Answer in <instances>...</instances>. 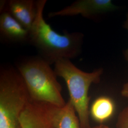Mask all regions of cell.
<instances>
[{"instance_id":"6da1fadb","label":"cell","mask_w":128,"mask_h":128,"mask_svg":"<svg viewBox=\"0 0 128 128\" xmlns=\"http://www.w3.org/2000/svg\"><path fill=\"white\" fill-rule=\"evenodd\" d=\"M36 18L29 31L28 40L38 51L40 57L50 64L60 59H71L79 55L82 44V34L79 32H56L46 22L43 10L46 0H37Z\"/></svg>"},{"instance_id":"7a4b0ae2","label":"cell","mask_w":128,"mask_h":128,"mask_svg":"<svg viewBox=\"0 0 128 128\" xmlns=\"http://www.w3.org/2000/svg\"><path fill=\"white\" fill-rule=\"evenodd\" d=\"M18 68L30 100L58 107L66 104L57 76L46 60L41 57L28 59L19 64Z\"/></svg>"},{"instance_id":"3957f363","label":"cell","mask_w":128,"mask_h":128,"mask_svg":"<svg viewBox=\"0 0 128 128\" xmlns=\"http://www.w3.org/2000/svg\"><path fill=\"white\" fill-rule=\"evenodd\" d=\"M55 73L63 78L68 90L69 100L80 120L81 128H90V109L88 96L92 84L100 81L102 69H97L87 73L74 66L70 60L62 58L55 63Z\"/></svg>"},{"instance_id":"277c9868","label":"cell","mask_w":128,"mask_h":128,"mask_svg":"<svg viewBox=\"0 0 128 128\" xmlns=\"http://www.w3.org/2000/svg\"><path fill=\"white\" fill-rule=\"evenodd\" d=\"M18 71L4 69L0 73V128H22L20 115L30 100Z\"/></svg>"},{"instance_id":"5b68a950","label":"cell","mask_w":128,"mask_h":128,"mask_svg":"<svg viewBox=\"0 0 128 128\" xmlns=\"http://www.w3.org/2000/svg\"><path fill=\"white\" fill-rule=\"evenodd\" d=\"M55 107L30 99L20 115L22 128H55L53 115Z\"/></svg>"},{"instance_id":"8992f818","label":"cell","mask_w":128,"mask_h":128,"mask_svg":"<svg viewBox=\"0 0 128 128\" xmlns=\"http://www.w3.org/2000/svg\"><path fill=\"white\" fill-rule=\"evenodd\" d=\"M117 9L110 0H78L58 11L51 12L50 18L81 15L87 17L113 11Z\"/></svg>"},{"instance_id":"52a82bcc","label":"cell","mask_w":128,"mask_h":128,"mask_svg":"<svg viewBox=\"0 0 128 128\" xmlns=\"http://www.w3.org/2000/svg\"><path fill=\"white\" fill-rule=\"evenodd\" d=\"M8 9V12L29 32L37 14L36 1L11 0L9 2Z\"/></svg>"},{"instance_id":"ba28073f","label":"cell","mask_w":128,"mask_h":128,"mask_svg":"<svg viewBox=\"0 0 128 128\" xmlns=\"http://www.w3.org/2000/svg\"><path fill=\"white\" fill-rule=\"evenodd\" d=\"M0 31L3 36L12 41L28 39V31L8 11H4L0 14Z\"/></svg>"},{"instance_id":"9c48e42d","label":"cell","mask_w":128,"mask_h":128,"mask_svg":"<svg viewBox=\"0 0 128 128\" xmlns=\"http://www.w3.org/2000/svg\"><path fill=\"white\" fill-rule=\"evenodd\" d=\"M76 111L68 101L63 107L56 106L53 115L55 128H81Z\"/></svg>"},{"instance_id":"30bf717a","label":"cell","mask_w":128,"mask_h":128,"mask_svg":"<svg viewBox=\"0 0 128 128\" xmlns=\"http://www.w3.org/2000/svg\"><path fill=\"white\" fill-rule=\"evenodd\" d=\"M115 106L109 97L102 96L97 98L92 104L90 115L96 122L102 124L107 121L114 114Z\"/></svg>"},{"instance_id":"8fae6325","label":"cell","mask_w":128,"mask_h":128,"mask_svg":"<svg viewBox=\"0 0 128 128\" xmlns=\"http://www.w3.org/2000/svg\"><path fill=\"white\" fill-rule=\"evenodd\" d=\"M117 128H128V106L120 113L116 122Z\"/></svg>"},{"instance_id":"7c38bea8","label":"cell","mask_w":128,"mask_h":128,"mask_svg":"<svg viewBox=\"0 0 128 128\" xmlns=\"http://www.w3.org/2000/svg\"><path fill=\"white\" fill-rule=\"evenodd\" d=\"M121 93L122 96L128 99V82L124 86Z\"/></svg>"},{"instance_id":"4fadbf2b","label":"cell","mask_w":128,"mask_h":128,"mask_svg":"<svg viewBox=\"0 0 128 128\" xmlns=\"http://www.w3.org/2000/svg\"><path fill=\"white\" fill-rule=\"evenodd\" d=\"M90 128H110V127H109L108 126L105 125L103 124H100V125H97L96 126H94V127H90Z\"/></svg>"},{"instance_id":"5bb4252c","label":"cell","mask_w":128,"mask_h":128,"mask_svg":"<svg viewBox=\"0 0 128 128\" xmlns=\"http://www.w3.org/2000/svg\"><path fill=\"white\" fill-rule=\"evenodd\" d=\"M127 28H128V21H127ZM126 58H127V61H128V50H127L126 51Z\"/></svg>"}]
</instances>
